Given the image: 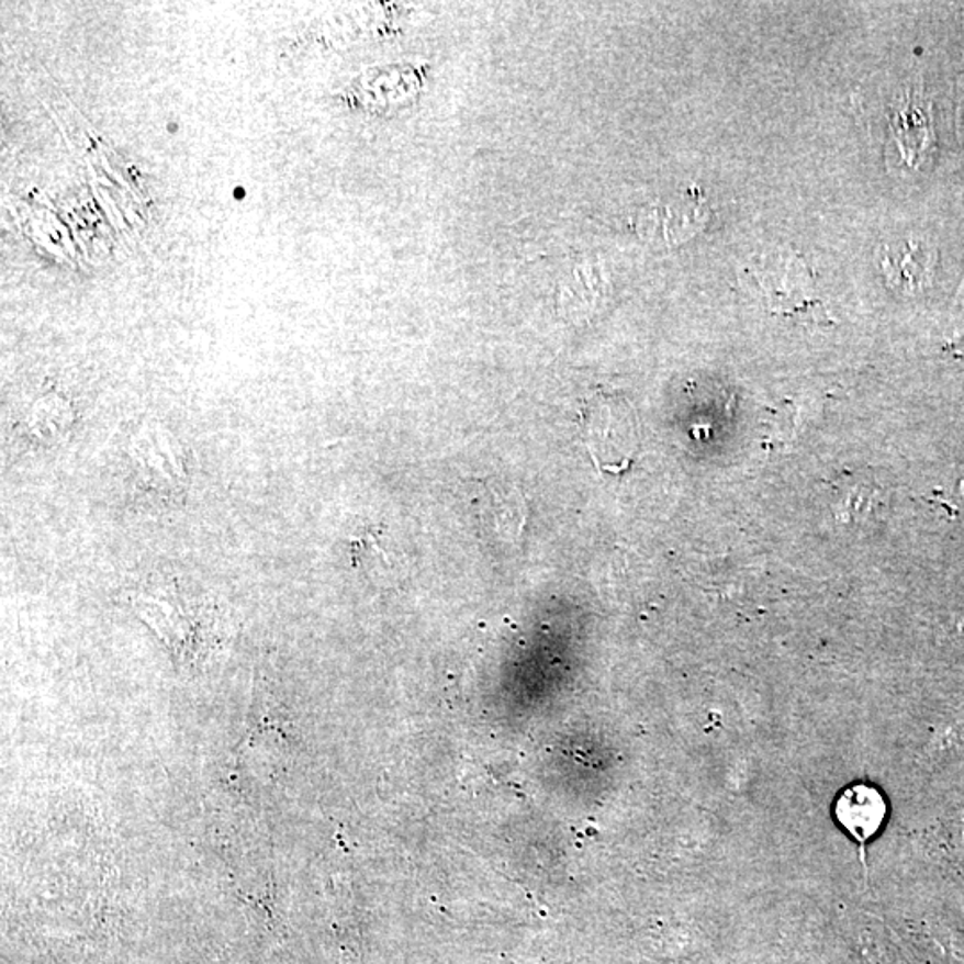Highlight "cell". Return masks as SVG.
Returning <instances> with one entry per match:
<instances>
[{"label":"cell","instance_id":"obj_2","mask_svg":"<svg viewBox=\"0 0 964 964\" xmlns=\"http://www.w3.org/2000/svg\"><path fill=\"white\" fill-rule=\"evenodd\" d=\"M836 815L841 826L863 845L883 826L886 803L877 789L855 784L841 793L836 804Z\"/></svg>","mask_w":964,"mask_h":964},{"label":"cell","instance_id":"obj_1","mask_svg":"<svg viewBox=\"0 0 964 964\" xmlns=\"http://www.w3.org/2000/svg\"><path fill=\"white\" fill-rule=\"evenodd\" d=\"M584 444L592 453L593 463L601 470L618 472L627 468L630 453V424L626 413L613 406L607 399H595L583 410Z\"/></svg>","mask_w":964,"mask_h":964},{"label":"cell","instance_id":"obj_6","mask_svg":"<svg viewBox=\"0 0 964 964\" xmlns=\"http://www.w3.org/2000/svg\"><path fill=\"white\" fill-rule=\"evenodd\" d=\"M843 495L845 497L840 498V504L836 506V515L843 524L872 520L875 513L884 507V493L872 484L870 486L855 484Z\"/></svg>","mask_w":964,"mask_h":964},{"label":"cell","instance_id":"obj_5","mask_svg":"<svg viewBox=\"0 0 964 964\" xmlns=\"http://www.w3.org/2000/svg\"><path fill=\"white\" fill-rule=\"evenodd\" d=\"M161 436H147L139 439V463L144 464L148 475L153 478L165 479V484L177 487L182 482V464L181 459L177 458L176 450L168 447L167 452H161Z\"/></svg>","mask_w":964,"mask_h":964},{"label":"cell","instance_id":"obj_4","mask_svg":"<svg viewBox=\"0 0 964 964\" xmlns=\"http://www.w3.org/2000/svg\"><path fill=\"white\" fill-rule=\"evenodd\" d=\"M893 125L897 131L898 145L904 154H911V159H917L918 154L929 147L931 120L927 115L926 108H921L917 101L903 105V110L897 111Z\"/></svg>","mask_w":964,"mask_h":964},{"label":"cell","instance_id":"obj_3","mask_svg":"<svg viewBox=\"0 0 964 964\" xmlns=\"http://www.w3.org/2000/svg\"><path fill=\"white\" fill-rule=\"evenodd\" d=\"M638 227L649 238L664 239V242L677 239L679 242V239H683V234H686L690 227H697V211H687L679 202L652 208L640 216Z\"/></svg>","mask_w":964,"mask_h":964}]
</instances>
